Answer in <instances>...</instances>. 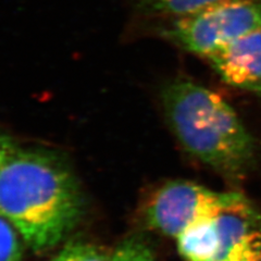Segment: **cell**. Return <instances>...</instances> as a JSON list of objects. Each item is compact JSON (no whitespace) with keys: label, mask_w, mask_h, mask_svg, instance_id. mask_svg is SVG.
Wrapping results in <instances>:
<instances>
[{"label":"cell","mask_w":261,"mask_h":261,"mask_svg":"<svg viewBox=\"0 0 261 261\" xmlns=\"http://www.w3.org/2000/svg\"><path fill=\"white\" fill-rule=\"evenodd\" d=\"M84 205L75 173L54 151L18 148L0 168V217L34 252L64 241L83 216Z\"/></svg>","instance_id":"6da1fadb"},{"label":"cell","mask_w":261,"mask_h":261,"mask_svg":"<svg viewBox=\"0 0 261 261\" xmlns=\"http://www.w3.org/2000/svg\"><path fill=\"white\" fill-rule=\"evenodd\" d=\"M161 101L186 152L227 181L246 177L256 162V143L221 96L193 81L177 79L163 87Z\"/></svg>","instance_id":"7a4b0ae2"},{"label":"cell","mask_w":261,"mask_h":261,"mask_svg":"<svg viewBox=\"0 0 261 261\" xmlns=\"http://www.w3.org/2000/svg\"><path fill=\"white\" fill-rule=\"evenodd\" d=\"M261 30V0H218L174 18L163 35L184 50L208 59L219 49Z\"/></svg>","instance_id":"3957f363"},{"label":"cell","mask_w":261,"mask_h":261,"mask_svg":"<svg viewBox=\"0 0 261 261\" xmlns=\"http://www.w3.org/2000/svg\"><path fill=\"white\" fill-rule=\"evenodd\" d=\"M231 194L184 179L171 181L147 196L142 206L143 221L150 230L175 240L194 224L218 214Z\"/></svg>","instance_id":"277c9868"},{"label":"cell","mask_w":261,"mask_h":261,"mask_svg":"<svg viewBox=\"0 0 261 261\" xmlns=\"http://www.w3.org/2000/svg\"><path fill=\"white\" fill-rule=\"evenodd\" d=\"M207 60L226 84L261 96V30L219 49Z\"/></svg>","instance_id":"5b68a950"},{"label":"cell","mask_w":261,"mask_h":261,"mask_svg":"<svg viewBox=\"0 0 261 261\" xmlns=\"http://www.w3.org/2000/svg\"><path fill=\"white\" fill-rule=\"evenodd\" d=\"M218 214L201 220L175 239L178 254L185 261L221 259L222 244L218 227Z\"/></svg>","instance_id":"8992f818"},{"label":"cell","mask_w":261,"mask_h":261,"mask_svg":"<svg viewBox=\"0 0 261 261\" xmlns=\"http://www.w3.org/2000/svg\"><path fill=\"white\" fill-rule=\"evenodd\" d=\"M218 0H134L137 9L145 14L178 18L197 11Z\"/></svg>","instance_id":"52a82bcc"},{"label":"cell","mask_w":261,"mask_h":261,"mask_svg":"<svg viewBox=\"0 0 261 261\" xmlns=\"http://www.w3.org/2000/svg\"><path fill=\"white\" fill-rule=\"evenodd\" d=\"M110 255L92 243L73 241L65 244L49 261H110Z\"/></svg>","instance_id":"ba28073f"},{"label":"cell","mask_w":261,"mask_h":261,"mask_svg":"<svg viewBox=\"0 0 261 261\" xmlns=\"http://www.w3.org/2000/svg\"><path fill=\"white\" fill-rule=\"evenodd\" d=\"M24 246L15 228L0 217V261H23Z\"/></svg>","instance_id":"9c48e42d"},{"label":"cell","mask_w":261,"mask_h":261,"mask_svg":"<svg viewBox=\"0 0 261 261\" xmlns=\"http://www.w3.org/2000/svg\"><path fill=\"white\" fill-rule=\"evenodd\" d=\"M110 261H154V256L144 241L130 238L118 245L111 252Z\"/></svg>","instance_id":"30bf717a"},{"label":"cell","mask_w":261,"mask_h":261,"mask_svg":"<svg viewBox=\"0 0 261 261\" xmlns=\"http://www.w3.org/2000/svg\"><path fill=\"white\" fill-rule=\"evenodd\" d=\"M222 261H261V235L235 248Z\"/></svg>","instance_id":"8fae6325"},{"label":"cell","mask_w":261,"mask_h":261,"mask_svg":"<svg viewBox=\"0 0 261 261\" xmlns=\"http://www.w3.org/2000/svg\"><path fill=\"white\" fill-rule=\"evenodd\" d=\"M16 149H18V146L12 138L0 130V168L12 156Z\"/></svg>","instance_id":"7c38bea8"}]
</instances>
